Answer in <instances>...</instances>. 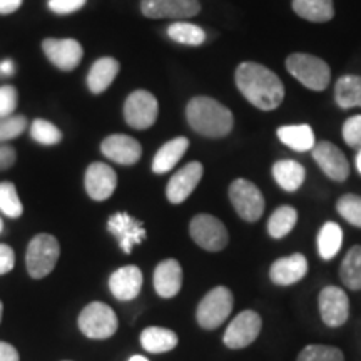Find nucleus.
I'll return each instance as SVG.
<instances>
[{"label":"nucleus","instance_id":"obj_23","mask_svg":"<svg viewBox=\"0 0 361 361\" xmlns=\"http://www.w3.org/2000/svg\"><path fill=\"white\" fill-rule=\"evenodd\" d=\"M189 147V141L186 137H176L173 141L166 142L159 151L156 152L152 159V171L156 174L169 173L176 164L180 161V157L186 154Z\"/></svg>","mask_w":361,"mask_h":361},{"label":"nucleus","instance_id":"obj_3","mask_svg":"<svg viewBox=\"0 0 361 361\" xmlns=\"http://www.w3.org/2000/svg\"><path fill=\"white\" fill-rule=\"evenodd\" d=\"M286 69L293 78L311 90H324L331 80V71L326 62L310 54H291L286 59Z\"/></svg>","mask_w":361,"mask_h":361},{"label":"nucleus","instance_id":"obj_28","mask_svg":"<svg viewBox=\"0 0 361 361\" xmlns=\"http://www.w3.org/2000/svg\"><path fill=\"white\" fill-rule=\"evenodd\" d=\"M335 99L341 109L361 107V78L343 75L335 85Z\"/></svg>","mask_w":361,"mask_h":361},{"label":"nucleus","instance_id":"obj_20","mask_svg":"<svg viewBox=\"0 0 361 361\" xmlns=\"http://www.w3.org/2000/svg\"><path fill=\"white\" fill-rule=\"evenodd\" d=\"M142 288V271L129 264L116 269L109 278V290L119 301H130L137 298Z\"/></svg>","mask_w":361,"mask_h":361},{"label":"nucleus","instance_id":"obj_25","mask_svg":"<svg viewBox=\"0 0 361 361\" xmlns=\"http://www.w3.org/2000/svg\"><path fill=\"white\" fill-rule=\"evenodd\" d=\"M141 345L149 353H168V351L178 346V335H176L173 329L151 326L141 333Z\"/></svg>","mask_w":361,"mask_h":361},{"label":"nucleus","instance_id":"obj_30","mask_svg":"<svg viewBox=\"0 0 361 361\" xmlns=\"http://www.w3.org/2000/svg\"><path fill=\"white\" fill-rule=\"evenodd\" d=\"M340 278L348 290H361V246H353L341 261Z\"/></svg>","mask_w":361,"mask_h":361},{"label":"nucleus","instance_id":"obj_48","mask_svg":"<svg viewBox=\"0 0 361 361\" xmlns=\"http://www.w3.org/2000/svg\"><path fill=\"white\" fill-rule=\"evenodd\" d=\"M2 311H4V305L2 301H0V322H2Z\"/></svg>","mask_w":361,"mask_h":361},{"label":"nucleus","instance_id":"obj_13","mask_svg":"<svg viewBox=\"0 0 361 361\" xmlns=\"http://www.w3.org/2000/svg\"><path fill=\"white\" fill-rule=\"evenodd\" d=\"M107 229H109L112 236H116L121 250L126 255H129L134 250V246L141 245L147 236L146 228H144L141 221L133 218L128 213L112 214L109 221H107Z\"/></svg>","mask_w":361,"mask_h":361},{"label":"nucleus","instance_id":"obj_16","mask_svg":"<svg viewBox=\"0 0 361 361\" xmlns=\"http://www.w3.org/2000/svg\"><path fill=\"white\" fill-rule=\"evenodd\" d=\"M202 173H204V168L197 161L189 162L188 166L179 169L169 179L168 188H166L168 201L173 202V204H180V202L186 201L194 189H196L197 184H200V180L202 179Z\"/></svg>","mask_w":361,"mask_h":361},{"label":"nucleus","instance_id":"obj_18","mask_svg":"<svg viewBox=\"0 0 361 361\" xmlns=\"http://www.w3.org/2000/svg\"><path fill=\"white\" fill-rule=\"evenodd\" d=\"M101 151L107 159L123 166H133L142 156V147L139 141L126 134H112L104 139Z\"/></svg>","mask_w":361,"mask_h":361},{"label":"nucleus","instance_id":"obj_29","mask_svg":"<svg viewBox=\"0 0 361 361\" xmlns=\"http://www.w3.org/2000/svg\"><path fill=\"white\" fill-rule=\"evenodd\" d=\"M343 245V231L340 224L336 223H326L319 229L318 234V251L322 259L329 261L340 252Z\"/></svg>","mask_w":361,"mask_h":361},{"label":"nucleus","instance_id":"obj_24","mask_svg":"<svg viewBox=\"0 0 361 361\" xmlns=\"http://www.w3.org/2000/svg\"><path fill=\"white\" fill-rule=\"evenodd\" d=\"M273 178L284 191L295 192L301 188V184L305 183L306 171L300 162L293 159H283L274 162Z\"/></svg>","mask_w":361,"mask_h":361},{"label":"nucleus","instance_id":"obj_34","mask_svg":"<svg viewBox=\"0 0 361 361\" xmlns=\"http://www.w3.org/2000/svg\"><path fill=\"white\" fill-rule=\"evenodd\" d=\"M30 135L35 142L42 146H56L62 141V133L57 126L44 119H35L30 126Z\"/></svg>","mask_w":361,"mask_h":361},{"label":"nucleus","instance_id":"obj_17","mask_svg":"<svg viewBox=\"0 0 361 361\" xmlns=\"http://www.w3.org/2000/svg\"><path fill=\"white\" fill-rule=\"evenodd\" d=\"M85 191L94 201H106L114 194L117 186L116 171L104 162H92L85 171Z\"/></svg>","mask_w":361,"mask_h":361},{"label":"nucleus","instance_id":"obj_22","mask_svg":"<svg viewBox=\"0 0 361 361\" xmlns=\"http://www.w3.org/2000/svg\"><path fill=\"white\" fill-rule=\"evenodd\" d=\"M119 62L112 57H102L92 64L87 75V87L92 94H101L114 82L119 74Z\"/></svg>","mask_w":361,"mask_h":361},{"label":"nucleus","instance_id":"obj_40","mask_svg":"<svg viewBox=\"0 0 361 361\" xmlns=\"http://www.w3.org/2000/svg\"><path fill=\"white\" fill-rule=\"evenodd\" d=\"M87 0H49V8L59 16L78 12L85 6Z\"/></svg>","mask_w":361,"mask_h":361},{"label":"nucleus","instance_id":"obj_27","mask_svg":"<svg viewBox=\"0 0 361 361\" xmlns=\"http://www.w3.org/2000/svg\"><path fill=\"white\" fill-rule=\"evenodd\" d=\"M293 11L310 22H328L335 16L333 0H293Z\"/></svg>","mask_w":361,"mask_h":361},{"label":"nucleus","instance_id":"obj_46","mask_svg":"<svg viewBox=\"0 0 361 361\" xmlns=\"http://www.w3.org/2000/svg\"><path fill=\"white\" fill-rule=\"evenodd\" d=\"M356 168H358L361 174V151H358V156H356Z\"/></svg>","mask_w":361,"mask_h":361},{"label":"nucleus","instance_id":"obj_4","mask_svg":"<svg viewBox=\"0 0 361 361\" xmlns=\"http://www.w3.org/2000/svg\"><path fill=\"white\" fill-rule=\"evenodd\" d=\"M59 255H61V246L51 234H37L32 238L25 256L27 271L30 276L40 279L51 274L59 261Z\"/></svg>","mask_w":361,"mask_h":361},{"label":"nucleus","instance_id":"obj_41","mask_svg":"<svg viewBox=\"0 0 361 361\" xmlns=\"http://www.w3.org/2000/svg\"><path fill=\"white\" fill-rule=\"evenodd\" d=\"M16 264V252L11 246L0 245V274H7Z\"/></svg>","mask_w":361,"mask_h":361},{"label":"nucleus","instance_id":"obj_15","mask_svg":"<svg viewBox=\"0 0 361 361\" xmlns=\"http://www.w3.org/2000/svg\"><path fill=\"white\" fill-rule=\"evenodd\" d=\"M42 51L57 69L74 71L80 64L84 56V49L74 39H45Z\"/></svg>","mask_w":361,"mask_h":361},{"label":"nucleus","instance_id":"obj_35","mask_svg":"<svg viewBox=\"0 0 361 361\" xmlns=\"http://www.w3.org/2000/svg\"><path fill=\"white\" fill-rule=\"evenodd\" d=\"M296 361H345L343 351L335 346L308 345L305 346Z\"/></svg>","mask_w":361,"mask_h":361},{"label":"nucleus","instance_id":"obj_2","mask_svg":"<svg viewBox=\"0 0 361 361\" xmlns=\"http://www.w3.org/2000/svg\"><path fill=\"white\" fill-rule=\"evenodd\" d=\"M188 123L197 134L211 139L226 137L233 130V112L211 97H194L186 107Z\"/></svg>","mask_w":361,"mask_h":361},{"label":"nucleus","instance_id":"obj_8","mask_svg":"<svg viewBox=\"0 0 361 361\" xmlns=\"http://www.w3.org/2000/svg\"><path fill=\"white\" fill-rule=\"evenodd\" d=\"M189 234H191L192 241L206 251H221L229 243L226 226L211 214L194 216L189 224Z\"/></svg>","mask_w":361,"mask_h":361},{"label":"nucleus","instance_id":"obj_47","mask_svg":"<svg viewBox=\"0 0 361 361\" xmlns=\"http://www.w3.org/2000/svg\"><path fill=\"white\" fill-rule=\"evenodd\" d=\"M129 361H149V360L144 358V356H141V355H135V356H133V358H130Z\"/></svg>","mask_w":361,"mask_h":361},{"label":"nucleus","instance_id":"obj_1","mask_svg":"<svg viewBox=\"0 0 361 361\" xmlns=\"http://www.w3.org/2000/svg\"><path fill=\"white\" fill-rule=\"evenodd\" d=\"M236 85L246 101L261 111H273L281 106L284 85L268 67L256 62H243L236 69Z\"/></svg>","mask_w":361,"mask_h":361},{"label":"nucleus","instance_id":"obj_7","mask_svg":"<svg viewBox=\"0 0 361 361\" xmlns=\"http://www.w3.org/2000/svg\"><path fill=\"white\" fill-rule=\"evenodd\" d=\"M229 200L238 216L247 223H256L264 213V197L258 186L246 179L233 180L229 186Z\"/></svg>","mask_w":361,"mask_h":361},{"label":"nucleus","instance_id":"obj_5","mask_svg":"<svg viewBox=\"0 0 361 361\" xmlns=\"http://www.w3.org/2000/svg\"><path fill=\"white\" fill-rule=\"evenodd\" d=\"M234 305L233 293L226 286H218L211 290L202 298V301L197 306L196 319L201 328L216 329L223 324L228 316L231 314Z\"/></svg>","mask_w":361,"mask_h":361},{"label":"nucleus","instance_id":"obj_21","mask_svg":"<svg viewBox=\"0 0 361 361\" xmlns=\"http://www.w3.org/2000/svg\"><path fill=\"white\" fill-rule=\"evenodd\" d=\"M183 288V268L179 261L164 259L154 271V290L161 298H174Z\"/></svg>","mask_w":361,"mask_h":361},{"label":"nucleus","instance_id":"obj_33","mask_svg":"<svg viewBox=\"0 0 361 361\" xmlns=\"http://www.w3.org/2000/svg\"><path fill=\"white\" fill-rule=\"evenodd\" d=\"M0 213L8 218H20L24 206L13 183H0Z\"/></svg>","mask_w":361,"mask_h":361},{"label":"nucleus","instance_id":"obj_9","mask_svg":"<svg viewBox=\"0 0 361 361\" xmlns=\"http://www.w3.org/2000/svg\"><path fill=\"white\" fill-rule=\"evenodd\" d=\"M159 106L147 90H134L124 102V119L133 129L144 130L156 123Z\"/></svg>","mask_w":361,"mask_h":361},{"label":"nucleus","instance_id":"obj_14","mask_svg":"<svg viewBox=\"0 0 361 361\" xmlns=\"http://www.w3.org/2000/svg\"><path fill=\"white\" fill-rule=\"evenodd\" d=\"M311 154L316 164L323 169V173L328 176L329 179L336 180V183H343V180L348 179L350 176V164L345 154L338 149L335 144L322 141L314 144V147L311 149Z\"/></svg>","mask_w":361,"mask_h":361},{"label":"nucleus","instance_id":"obj_42","mask_svg":"<svg viewBox=\"0 0 361 361\" xmlns=\"http://www.w3.org/2000/svg\"><path fill=\"white\" fill-rule=\"evenodd\" d=\"M16 149L0 144V171H6L16 164Z\"/></svg>","mask_w":361,"mask_h":361},{"label":"nucleus","instance_id":"obj_39","mask_svg":"<svg viewBox=\"0 0 361 361\" xmlns=\"http://www.w3.org/2000/svg\"><path fill=\"white\" fill-rule=\"evenodd\" d=\"M17 101H19L17 89L12 85H2L0 87V117L12 116L17 107Z\"/></svg>","mask_w":361,"mask_h":361},{"label":"nucleus","instance_id":"obj_43","mask_svg":"<svg viewBox=\"0 0 361 361\" xmlns=\"http://www.w3.org/2000/svg\"><path fill=\"white\" fill-rule=\"evenodd\" d=\"M0 361H19V353L12 345L0 341Z\"/></svg>","mask_w":361,"mask_h":361},{"label":"nucleus","instance_id":"obj_11","mask_svg":"<svg viewBox=\"0 0 361 361\" xmlns=\"http://www.w3.org/2000/svg\"><path fill=\"white\" fill-rule=\"evenodd\" d=\"M319 314L329 328H340L348 322L350 300L348 295L338 286H326L318 298Z\"/></svg>","mask_w":361,"mask_h":361},{"label":"nucleus","instance_id":"obj_32","mask_svg":"<svg viewBox=\"0 0 361 361\" xmlns=\"http://www.w3.org/2000/svg\"><path fill=\"white\" fill-rule=\"evenodd\" d=\"M168 35L174 42L184 45H201L204 44L206 34L200 25L189 22H174L168 27Z\"/></svg>","mask_w":361,"mask_h":361},{"label":"nucleus","instance_id":"obj_6","mask_svg":"<svg viewBox=\"0 0 361 361\" xmlns=\"http://www.w3.org/2000/svg\"><path fill=\"white\" fill-rule=\"evenodd\" d=\"M79 329L90 340H106L117 331L119 322L111 306L90 303L79 314Z\"/></svg>","mask_w":361,"mask_h":361},{"label":"nucleus","instance_id":"obj_10","mask_svg":"<svg viewBox=\"0 0 361 361\" xmlns=\"http://www.w3.org/2000/svg\"><path fill=\"white\" fill-rule=\"evenodd\" d=\"M261 326H263V322H261V316L256 311H243L226 328L223 343L231 350L246 348L259 336Z\"/></svg>","mask_w":361,"mask_h":361},{"label":"nucleus","instance_id":"obj_49","mask_svg":"<svg viewBox=\"0 0 361 361\" xmlns=\"http://www.w3.org/2000/svg\"><path fill=\"white\" fill-rule=\"evenodd\" d=\"M2 228H4V223H2V218H0V233H2Z\"/></svg>","mask_w":361,"mask_h":361},{"label":"nucleus","instance_id":"obj_12","mask_svg":"<svg viewBox=\"0 0 361 361\" xmlns=\"http://www.w3.org/2000/svg\"><path fill=\"white\" fill-rule=\"evenodd\" d=\"M141 11L149 19L184 20L197 16L200 0H142Z\"/></svg>","mask_w":361,"mask_h":361},{"label":"nucleus","instance_id":"obj_37","mask_svg":"<svg viewBox=\"0 0 361 361\" xmlns=\"http://www.w3.org/2000/svg\"><path fill=\"white\" fill-rule=\"evenodd\" d=\"M27 119L24 116H7L0 117V142L12 141V139L19 137L25 130Z\"/></svg>","mask_w":361,"mask_h":361},{"label":"nucleus","instance_id":"obj_38","mask_svg":"<svg viewBox=\"0 0 361 361\" xmlns=\"http://www.w3.org/2000/svg\"><path fill=\"white\" fill-rule=\"evenodd\" d=\"M343 139L350 147L361 151V116H353L343 126Z\"/></svg>","mask_w":361,"mask_h":361},{"label":"nucleus","instance_id":"obj_19","mask_svg":"<svg viewBox=\"0 0 361 361\" xmlns=\"http://www.w3.org/2000/svg\"><path fill=\"white\" fill-rule=\"evenodd\" d=\"M308 274V259L301 252L279 258L271 264L269 278L278 286H290L301 281Z\"/></svg>","mask_w":361,"mask_h":361},{"label":"nucleus","instance_id":"obj_36","mask_svg":"<svg viewBox=\"0 0 361 361\" xmlns=\"http://www.w3.org/2000/svg\"><path fill=\"white\" fill-rule=\"evenodd\" d=\"M336 209L340 216L350 224L361 228V196L356 194H345L336 202Z\"/></svg>","mask_w":361,"mask_h":361},{"label":"nucleus","instance_id":"obj_26","mask_svg":"<svg viewBox=\"0 0 361 361\" xmlns=\"http://www.w3.org/2000/svg\"><path fill=\"white\" fill-rule=\"evenodd\" d=\"M278 139L298 152L311 151L314 147V134L308 124L283 126L278 129Z\"/></svg>","mask_w":361,"mask_h":361},{"label":"nucleus","instance_id":"obj_44","mask_svg":"<svg viewBox=\"0 0 361 361\" xmlns=\"http://www.w3.org/2000/svg\"><path fill=\"white\" fill-rule=\"evenodd\" d=\"M22 6V0H0V13H12Z\"/></svg>","mask_w":361,"mask_h":361},{"label":"nucleus","instance_id":"obj_45","mask_svg":"<svg viewBox=\"0 0 361 361\" xmlns=\"http://www.w3.org/2000/svg\"><path fill=\"white\" fill-rule=\"evenodd\" d=\"M13 72H16V64H13L12 61L7 59V61L0 62V75H2V78H8Z\"/></svg>","mask_w":361,"mask_h":361},{"label":"nucleus","instance_id":"obj_31","mask_svg":"<svg viewBox=\"0 0 361 361\" xmlns=\"http://www.w3.org/2000/svg\"><path fill=\"white\" fill-rule=\"evenodd\" d=\"M298 211L291 206H281L271 214L268 221V233L273 239H281L291 233L296 226Z\"/></svg>","mask_w":361,"mask_h":361}]
</instances>
